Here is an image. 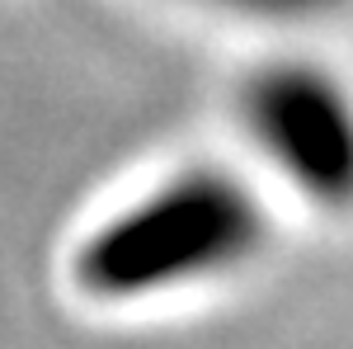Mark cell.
<instances>
[{
	"instance_id": "cell-1",
	"label": "cell",
	"mask_w": 353,
	"mask_h": 349,
	"mask_svg": "<svg viewBox=\"0 0 353 349\" xmlns=\"http://www.w3.org/2000/svg\"><path fill=\"white\" fill-rule=\"evenodd\" d=\"M254 241V198L221 175H189L109 222L81 255V279L104 297H137L231 265Z\"/></svg>"
},
{
	"instance_id": "cell-2",
	"label": "cell",
	"mask_w": 353,
	"mask_h": 349,
	"mask_svg": "<svg viewBox=\"0 0 353 349\" xmlns=\"http://www.w3.org/2000/svg\"><path fill=\"white\" fill-rule=\"evenodd\" d=\"M250 123L306 194L325 203L353 198V104L330 76L306 66L259 76L250 90Z\"/></svg>"
},
{
	"instance_id": "cell-3",
	"label": "cell",
	"mask_w": 353,
	"mask_h": 349,
	"mask_svg": "<svg viewBox=\"0 0 353 349\" xmlns=\"http://www.w3.org/2000/svg\"><path fill=\"white\" fill-rule=\"evenodd\" d=\"M221 5L254 10V15H311V10H321L325 0H221Z\"/></svg>"
}]
</instances>
